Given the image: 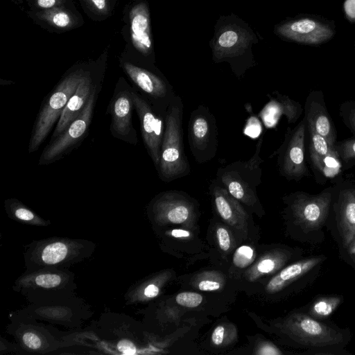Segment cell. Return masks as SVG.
Instances as JSON below:
<instances>
[{
  "label": "cell",
  "instance_id": "ba28073f",
  "mask_svg": "<svg viewBox=\"0 0 355 355\" xmlns=\"http://www.w3.org/2000/svg\"><path fill=\"white\" fill-rule=\"evenodd\" d=\"M95 92L94 88L80 114L46 146L40 157V165L58 160L71 151L83 139L92 121L95 103Z\"/></svg>",
  "mask_w": 355,
  "mask_h": 355
},
{
  "label": "cell",
  "instance_id": "ab89813d",
  "mask_svg": "<svg viewBox=\"0 0 355 355\" xmlns=\"http://www.w3.org/2000/svg\"><path fill=\"white\" fill-rule=\"evenodd\" d=\"M92 1L99 10L103 9L105 6V0H92Z\"/></svg>",
  "mask_w": 355,
  "mask_h": 355
},
{
  "label": "cell",
  "instance_id": "9c48e42d",
  "mask_svg": "<svg viewBox=\"0 0 355 355\" xmlns=\"http://www.w3.org/2000/svg\"><path fill=\"white\" fill-rule=\"evenodd\" d=\"M304 137L305 120H302L294 129L288 128L284 143L273 153L278 155L280 175L288 180L298 181L308 174L304 159Z\"/></svg>",
  "mask_w": 355,
  "mask_h": 355
},
{
  "label": "cell",
  "instance_id": "6da1fadb",
  "mask_svg": "<svg viewBox=\"0 0 355 355\" xmlns=\"http://www.w3.org/2000/svg\"><path fill=\"white\" fill-rule=\"evenodd\" d=\"M324 321L315 319L301 310L284 318L279 327L289 344L306 350L303 354H351L345 349L352 339L350 329Z\"/></svg>",
  "mask_w": 355,
  "mask_h": 355
},
{
  "label": "cell",
  "instance_id": "1f68e13d",
  "mask_svg": "<svg viewBox=\"0 0 355 355\" xmlns=\"http://www.w3.org/2000/svg\"><path fill=\"white\" fill-rule=\"evenodd\" d=\"M24 343L31 349H37L40 347L42 343L40 338L34 333L27 332L23 335Z\"/></svg>",
  "mask_w": 355,
  "mask_h": 355
},
{
  "label": "cell",
  "instance_id": "4fadbf2b",
  "mask_svg": "<svg viewBox=\"0 0 355 355\" xmlns=\"http://www.w3.org/2000/svg\"><path fill=\"white\" fill-rule=\"evenodd\" d=\"M151 209L162 223L184 224L196 217L198 207L196 200L187 193L171 190L159 193L151 203Z\"/></svg>",
  "mask_w": 355,
  "mask_h": 355
},
{
  "label": "cell",
  "instance_id": "277c9868",
  "mask_svg": "<svg viewBox=\"0 0 355 355\" xmlns=\"http://www.w3.org/2000/svg\"><path fill=\"white\" fill-rule=\"evenodd\" d=\"M183 103L176 95L165 115V131L157 168L159 179L170 182L188 175L191 166L183 145Z\"/></svg>",
  "mask_w": 355,
  "mask_h": 355
},
{
  "label": "cell",
  "instance_id": "8992f818",
  "mask_svg": "<svg viewBox=\"0 0 355 355\" xmlns=\"http://www.w3.org/2000/svg\"><path fill=\"white\" fill-rule=\"evenodd\" d=\"M218 129L214 115L207 106L199 105L190 114L188 141L190 150L198 164L212 159L218 147Z\"/></svg>",
  "mask_w": 355,
  "mask_h": 355
},
{
  "label": "cell",
  "instance_id": "ffe728a7",
  "mask_svg": "<svg viewBox=\"0 0 355 355\" xmlns=\"http://www.w3.org/2000/svg\"><path fill=\"white\" fill-rule=\"evenodd\" d=\"M131 28L132 38L138 48L143 52H148L151 48L149 30V20L146 12H137L132 19Z\"/></svg>",
  "mask_w": 355,
  "mask_h": 355
},
{
  "label": "cell",
  "instance_id": "8d00e7d4",
  "mask_svg": "<svg viewBox=\"0 0 355 355\" xmlns=\"http://www.w3.org/2000/svg\"><path fill=\"white\" fill-rule=\"evenodd\" d=\"M259 354H282V352L275 346L268 344L261 347Z\"/></svg>",
  "mask_w": 355,
  "mask_h": 355
},
{
  "label": "cell",
  "instance_id": "7c38bea8",
  "mask_svg": "<svg viewBox=\"0 0 355 355\" xmlns=\"http://www.w3.org/2000/svg\"><path fill=\"white\" fill-rule=\"evenodd\" d=\"M123 67L155 110L165 116L168 107L177 95L171 85L164 78L132 64L125 63Z\"/></svg>",
  "mask_w": 355,
  "mask_h": 355
},
{
  "label": "cell",
  "instance_id": "74e56055",
  "mask_svg": "<svg viewBox=\"0 0 355 355\" xmlns=\"http://www.w3.org/2000/svg\"><path fill=\"white\" fill-rule=\"evenodd\" d=\"M159 289L155 284H151L148 285L144 291V295L148 298H153L159 294Z\"/></svg>",
  "mask_w": 355,
  "mask_h": 355
},
{
  "label": "cell",
  "instance_id": "5bb4252c",
  "mask_svg": "<svg viewBox=\"0 0 355 355\" xmlns=\"http://www.w3.org/2000/svg\"><path fill=\"white\" fill-rule=\"evenodd\" d=\"M132 91V89L115 91L108 110L111 114L112 135L117 139L135 144L137 138L132 121L135 108Z\"/></svg>",
  "mask_w": 355,
  "mask_h": 355
},
{
  "label": "cell",
  "instance_id": "d6a6232c",
  "mask_svg": "<svg viewBox=\"0 0 355 355\" xmlns=\"http://www.w3.org/2000/svg\"><path fill=\"white\" fill-rule=\"evenodd\" d=\"M221 287L220 282L211 279H205L199 282L198 288L203 291H213L218 290Z\"/></svg>",
  "mask_w": 355,
  "mask_h": 355
},
{
  "label": "cell",
  "instance_id": "e0dca14e",
  "mask_svg": "<svg viewBox=\"0 0 355 355\" xmlns=\"http://www.w3.org/2000/svg\"><path fill=\"white\" fill-rule=\"evenodd\" d=\"M93 89L91 80L83 76L76 90L65 105L51 141L58 137L80 114Z\"/></svg>",
  "mask_w": 355,
  "mask_h": 355
},
{
  "label": "cell",
  "instance_id": "30bf717a",
  "mask_svg": "<svg viewBox=\"0 0 355 355\" xmlns=\"http://www.w3.org/2000/svg\"><path fill=\"white\" fill-rule=\"evenodd\" d=\"M132 94L134 107L139 119L144 144L157 169L165 131V116L157 112L150 102L141 94L134 90Z\"/></svg>",
  "mask_w": 355,
  "mask_h": 355
},
{
  "label": "cell",
  "instance_id": "d590c367",
  "mask_svg": "<svg viewBox=\"0 0 355 355\" xmlns=\"http://www.w3.org/2000/svg\"><path fill=\"white\" fill-rule=\"evenodd\" d=\"M344 7L347 17L355 20V0H346Z\"/></svg>",
  "mask_w": 355,
  "mask_h": 355
},
{
  "label": "cell",
  "instance_id": "3957f363",
  "mask_svg": "<svg viewBox=\"0 0 355 355\" xmlns=\"http://www.w3.org/2000/svg\"><path fill=\"white\" fill-rule=\"evenodd\" d=\"M263 137L256 144L255 151L247 161H236L218 168L216 179L228 192L249 210L263 214L257 188L261 182L263 159L260 156Z\"/></svg>",
  "mask_w": 355,
  "mask_h": 355
},
{
  "label": "cell",
  "instance_id": "d4e9b609",
  "mask_svg": "<svg viewBox=\"0 0 355 355\" xmlns=\"http://www.w3.org/2000/svg\"><path fill=\"white\" fill-rule=\"evenodd\" d=\"M7 203L9 205L13 215L17 219L21 221L30 222L36 218V216L30 209L19 204L17 201L8 200Z\"/></svg>",
  "mask_w": 355,
  "mask_h": 355
},
{
  "label": "cell",
  "instance_id": "836d02e7",
  "mask_svg": "<svg viewBox=\"0 0 355 355\" xmlns=\"http://www.w3.org/2000/svg\"><path fill=\"white\" fill-rule=\"evenodd\" d=\"M225 330L224 327H216L211 334V341L216 345H220L224 340Z\"/></svg>",
  "mask_w": 355,
  "mask_h": 355
},
{
  "label": "cell",
  "instance_id": "5b68a950",
  "mask_svg": "<svg viewBox=\"0 0 355 355\" xmlns=\"http://www.w3.org/2000/svg\"><path fill=\"white\" fill-rule=\"evenodd\" d=\"M83 76L80 73L67 76L49 94L38 113L33 128L28 144V153L37 150L46 139Z\"/></svg>",
  "mask_w": 355,
  "mask_h": 355
},
{
  "label": "cell",
  "instance_id": "cb8c5ba5",
  "mask_svg": "<svg viewBox=\"0 0 355 355\" xmlns=\"http://www.w3.org/2000/svg\"><path fill=\"white\" fill-rule=\"evenodd\" d=\"M255 257L254 250L250 245H243L239 247L233 255V263L239 268L250 266Z\"/></svg>",
  "mask_w": 355,
  "mask_h": 355
},
{
  "label": "cell",
  "instance_id": "f1b7e54d",
  "mask_svg": "<svg viewBox=\"0 0 355 355\" xmlns=\"http://www.w3.org/2000/svg\"><path fill=\"white\" fill-rule=\"evenodd\" d=\"M336 150L339 156L346 162L355 159V139L343 141Z\"/></svg>",
  "mask_w": 355,
  "mask_h": 355
},
{
  "label": "cell",
  "instance_id": "60d3db41",
  "mask_svg": "<svg viewBox=\"0 0 355 355\" xmlns=\"http://www.w3.org/2000/svg\"><path fill=\"white\" fill-rule=\"evenodd\" d=\"M352 123L355 126V112L352 114Z\"/></svg>",
  "mask_w": 355,
  "mask_h": 355
},
{
  "label": "cell",
  "instance_id": "9a60e30c",
  "mask_svg": "<svg viewBox=\"0 0 355 355\" xmlns=\"http://www.w3.org/2000/svg\"><path fill=\"white\" fill-rule=\"evenodd\" d=\"M277 32L287 39L308 44L322 43L334 35V31L329 26L309 18L284 24L277 28Z\"/></svg>",
  "mask_w": 355,
  "mask_h": 355
},
{
  "label": "cell",
  "instance_id": "8fae6325",
  "mask_svg": "<svg viewBox=\"0 0 355 355\" xmlns=\"http://www.w3.org/2000/svg\"><path fill=\"white\" fill-rule=\"evenodd\" d=\"M325 227L336 242L338 251L345 248L355 236V191L342 190L331 204Z\"/></svg>",
  "mask_w": 355,
  "mask_h": 355
},
{
  "label": "cell",
  "instance_id": "52a82bcc",
  "mask_svg": "<svg viewBox=\"0 0 355 355\" xmlns=\"http://www.w3.org/2000/svg\"><path fill=\"white\" fill-rule=\"evenodd\" d=\"M327 257L324 254L302 257L284 266L266 284V291L276 294L289 290L300 291L318 278Z\"/></svg>",
  "mask_w": 355,
  "mask_h": 355
},
{
  "label": "cell",
  "instance_id": "f35d334b",
  "mask_svg": "<svg viewBox=\"0 0 355 355\" xmlns=\"http://www.w3.org/2000/svg\"><path fill=\"white\" fill-rule=\"evenodd\" d=\"M55 3V0H37V3L42 8L52 7Z\"/></svg>",
  "mask_w": 355,
  "mask_h": 355
},
{
  "label": "cell",
  "instance_id": "4316f807",
  "mask_svg": "<svg viewBox=\"0 0 355 355\" xmlns=\"http://www.w3.org/2000/svg\"><path fill=\"white\" fill-rule=\"evenodd\" d=\"M62 278L56 274H42L35 277V283L36 285L44 288H52L61 284Z\"/></svg>",
  "mask_w": 355,
  "mask_h": 355
},
{
  "label": "cell",
  "instance_id": "83f0119b",
  "mask_svg": "<svg viewBox=\"0 0 355 355\" xmlns=\"http://www.w3.org/2000/svg\"><path fill=\"white\" fill-rule=\"evenodd\" d=\"M239 40L238 33L233 30L223 32L218 39V44L220 49H230L235 46Z\"/></svg>",
  "mask_w": 355,
  "mask_h": 355
},
{
  "label": "cell",
  "instance_id": "b9f144b4",
  "mask_svg": "<svg viewBox=\"0 0 355 355\" xmlns=\"http://www.w3.org/2000/svg\"><path fill=\"white\" fill-rule=\"evenodd\" d=\"M354 191H355V189H354Z\"/></svg>",
  "mask_w": 355,
  "mask_h": 355
},
{
  "label": "cell",
  "instance_id": "4dcf8cb0",
  "mask_svg": "<svg viewBox=\"0 0 355 355\" xmlns=\"http://www.w3.org/2000/svg\"><path fill=\"white\" fill-rule=\"evenodd\" d=\"M341 259L355 270V236L348 245L339 251Z\"/></svg>",
  "mask_w": 355,
  "mask_h": 355
},
{
  "label": "cell",
  "instance_id": "f546056e",
  "mask_svg": "<svg viewBox=\"0 0 355 355\" xmlns=\"http://www.w3.org/2000/svg\"><path fill=\"white\" fill-rule=\"evenodd\" d=\"M216 238L220 248L227 252L231 248V238L228 230L224 227H218L216 230Z\"/></svg>",
  "mask_w": 355,
  "mask_h": 355
},
{
  "label": "cell",
  "instance_id": "603a6c76",
  "mask_svg": "<svg viewBox=\"0 0 355 355\" xmlns=\"http://www.w3.org/2000/svg\"><path fill=\"white\" fill-rule=\"evenodd\" d=\"M310 134L309 150L320 155H325L334 151L335 148L331 147L327 139L318 134L312 128L308 126Z\"/></svg>",
  "mask_w": 355,
  "mask_h": 355
},
{
  "label": "cell",
  "instance_id": "484cf974",
  "mask_svg": "<svg viewBox=\"0 0 355 355\" xmlns=\"http://www.w3.org/2000/svg\"><path fill=\"white\" fill-rule=\"evenodd\" d=\"M203 300V297L195 292H182L175 297L176 302L182 306L193 308L199 306Z\"/></svg>",
  "mask_w": 355,
  "mask_h": 355
},
{
  "label": "cell",
  "instance_id": "44dd1931",
  "mask_svg": "<svg viewBox=\"0 0 355 355\" xmlns=\"http://www.w3.org/2000/svg\"><path fill=\"white\" fill-rule=\"evenodd\" d=\"M310 157L313 165L324 176L334 178L339 173L341 164L336 150L325 155L310 152Z\"/></svg>",
  "mask_w": 355,
  "mask_h": 355
},
{
  "label": "cell",
  "instance_id": "e575fe53",
  "mask_svg": "<svg viewBox=\"0 0 355 355\" xmlns=\"http://www.w3.org/2000/svg\"><path fill=\"white\" fill-rule=\"evenodd\" d=\"M53 21L59 27H65L69 24L70 19L66 13L58 12L53 16Z\"/></svg>",
  "mask_w": 355,
  "mask_h": 355
},
{
  "label": "cell",
  "instance_id": "7402d4cb",
  "mask_svg": "<svg viewBox=\"0 0 355 355\" xmlns=\"http://www.w3.org/2000/svg\"><path fill=\"white\" fill-rule=\"evenodd\" d=\"M69 252V246L63 242H54L45 245L40 253L44 264L53 265L63 261Z\"/></svg>",
  "mask_w": 355,
  "mask_h": 355
},
{
  "label": "cell",
  "instance_id": "ac0fdd59",
  "mask_svg": "<svg viewBox=\"0 0 355 355\" xmlns=\"http://www.w3.org/2000/svg\"><path fill=\"white\" fill-rule=\"evenodd\" d=\"M306 119L308 126L324 137L329 144L334 148L336 131L323 103L307 101Z\"/></svg>",
  "mask_w": 355,
  "mask_h": 355
},
{
  "label": "cell",
  "instance_id": "7a4b0ae2",
  "mask_svg": "<svg viewBox=\"0 0 355 355\" xmlns=\"http://www.w3.org/2000/svg\"><path fill=\"white\" fill-rule=\"evenodd\" d=\"M288 233L293 239L308 245H318L325 239L324 228L332 201V193L325 190L312 195L296 192L284 198Z\"/></svg>",
  "mask_w": 355,
  "mask_h": 355
},
{
  "label": "cell",
  "instance_id": "d6986e66",
  "mask_svg": "<svg viewBox=\"0 0 355 355\" xmlns=\"http://www.w3.org/2000/svg\"><path fill=\"white\" fill-rule=\"evenodd\" d=\"M340 295H324L315 297L302 311L319 320H326L343 302Z\"/></svg>",
  "mask_w": 355,
  "mask_h": 355
},
{
  "label": "cell",
  "instance_id": "2e32d148",
  "mask_svg": "<svg viewBox=\"0 0 355 355\" xmlns=\"http://www.w3.org/2000/svg\"><path fill=\"white\" fill-rule=\"evenodd\" d=\"M209 191L215 209L225 223L235 228L247 224L248 216L243 205L216 178L211 181Z\"/></svg>",
  "mask_w": 355,
  "mask_h": 355
}]
</instances>
